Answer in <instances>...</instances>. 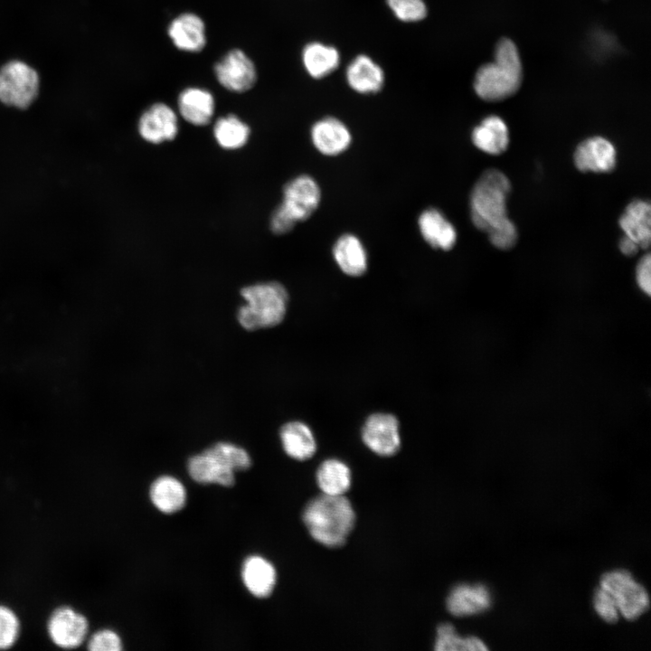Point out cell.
I'll return each instance as SVG.
<instances>
[{"instance_id": "cell-1", "label": "cell", "mask_w": 651, "mask_h": 651, "mask_svg": "<svg viewBox=\"0 0 651 651\" xmlns=\"http://www.w3.org/2000/svg\"><path fill=\"white\" fill-rule=\"evenodd\" d=\"M510 189L506 175L496 169H488L471 192V220L478 230L488 234L495 247H507L517 238L516 227L509 220L506 211Z\"/></svg>"}, {"instance_id": "cell-2", "label": "cell", "mask_w": 651, "mask_h": 651, "mask_svg": "<svg viewBox=\"0 0 651 651\" xmlns=\"http://www.w3.org/2000/svg\"><path fill=\"white\" fill-rule=\"evenodd\" d=\"M303 521L315 541L335 548L345 542L353 530L355 514L345 495L322 494L306 505Z\"/></svg>"}, {"instance_id": "cell-3", "label": "cell", "mask_w": 651, "mask_h": 651, "mask_svg": "<svg viewBox=\"0 0 651 651\" xmlns=\"http://www.w3.org/2000/svg\"><path fill=\"white\" fill-rule=\"evenodd\" d=\"M522 78V62L515 43L502 38L495 49V61L477 70L474 89L482 99L498 101L514 95L521 86Z\"/></svg>"}, {"instance_id": "cell-4", "label": "cell", "mask_w": 651, "mask_h": 651, "mask_svg": "<svg viewBox=\"0 0 651 651\" xmlns=\"http://www.w3.org/2000/svg\"><path fill=\"white\" fill-rule=\"evenodd\" d=\"M241 297L246 304L240 307L238 320L247 330L272 327L284 318L288 294L278 282L258 283L243 288Z\"/></svg>"}, {"instance_id": "cell-5", "label": "cell", "mask_w": 651, "mask_h": 651, "mask_svg": "<svg viewBox=\"0 0 651 651\" xmlns=\"http://www.w3.org/2000/svg\"><path fill=\"white\" fill-rule=\"evenodd\" d=\"M41 78L28 62L12 59L0 66V102L5 106L24 109L37 99Z\"/></svg>"}, {"instance_id": "cell-6", "label": "cell", "mask_w": 651, "mask_h": 651, "mask_svg": "<svg viewBox=\"0 0 651 651\" xmlns=\"http://www.w3.org/2000/svg\"><path fill=\"white\" fill-rule=\"evenodd\" d=\"M599 584L612 597L619 614L627 620L637 619L649 608L646 590L627 571H608L601 576Z\"/></svg>"}, {"instance_id": "cell-7", "label": "cell", "mask_w": 651, "mask_h": 651, "mask_svg": "<svg viewBox=\"0 0 651 651\" xmlns=\"http://www.w3.org/2000/svg\"><path fill=\"white\" fill-rule=\"evenodd\" d=\"M213 73L222 87L236 93L250 90L257 81L253 61L239 48L227 52L214 64Z\"/></svg>"}, {"instance_id": "cell-8", "label": "cell", "mask_w": 651, "mask_h": 651, "mask_svg": "<svg viewBox=\"0 0 651 651\" xmlns=\"http://www.w3.org/2000/svg\"><path fill=\"white\" fill-rule=\"evenodd\" d=\"M320 199L321 191L316 180L307 175H301L284 186L283 200L278 207L297 223L313 214Z\"/></svg>"}, {"instance_id": "cell-9", "label": "cell", "mask_w": 651, "mask_h": 651, "mask_svg": "<svg viewBox=\"0 0 651 651\" xmlns=\"http://www.w3.org/2000/svg\"><path fill=\"white\" fill-rule=\"evenodd\" d=\"M363 443L380 456H392L400 448L399 421L390 413L372 414L362 429Z\"/></svg>"}, {"instance_id": "cell-10", "label": "cell", "mask_w": 651, "mask_h": 651, "mask_svg": "<svg viewBox=\"0 0 651 651\" xmlns=\"http://www.w3.org/2000/svg\"><path fill=\"white\" fill-rule=\"evenodd\" d=\"M138 132L143 139L153 144L173 140L178 133L177 116L167 104L154 103L141 114Z\"/></svg>"}, {"instance_id": "cell-11", "label": "cell", "mask_w": 651, "mask_h": 651, "mask_svg": "<svg viewBox=\"0 0 651 651\" xmlns=\"http://www.w3.org/2000/svg\"><path fill=\"white\" fill-rule=\"evenodd\" d=\"M167 34L175 48L186 52H200L207 43L204 21L191 12L175 17L168 24Z\"/></svg>"}, {"instance_id": "cell-12", "label": "cell", "mask_w": 651, "mask_h": 651, "mask_svg": "<svg viewBox=\"0 0 651 651\" xmlns=\"http://www.w3.org/2000/svg\"><path fill=\"white\" fill-rule=\"evenodd\" d=\"M573 159L581 172L609 173L616 165V149L604 137H590L579 144Z\"/></svg>"}, {"instance_id": "cell-13", "label": "cell", "mask_w": 651, "mask_h": 651, "mask_svg": "<svg viewBox=\"0 0 651 651\" xmlns=\"http://www.w3.org/2000/svg\"><path fill=\"white\" fill-rule=\"evenodd\" d=\"M48 631L54 644L63 648H73L84 641L88 622L71 609L61 608L52 615Z\"/></svg>"}, {"instance_id": "cell-14", "label": "cell", "mask_w": 651, "mask_h": 651, "mask_svg": "<svg viewBox=\"0 0 651 651\" xmlns=\"http://www.w3.org/2000/svg\"><path fill=\"white\" fill-rule=\"evenodd\" d=\"M446 604L448 612L453 616H471L487 610L492 604V595L484 584L462 583L451 590Z\"/></svg>"}, {"instance_id": "cell-15", "label": "cell", "mask_w": 651, "mask_h": 651, "mask_svg": "<svg viewBox=\"0 0 651 651\" xmlns=\"http://www.w3.org/2000/svg\"><path fill=\"white\" fill-rule=\"evenodd\" d=\"M310 134L316 150L329 156L344 152L352 141V135L346 125L334 117L317 120L312 126Z\"/></svg>"}, {"instance_id": "cell-16", "label": "cell", "mask_w": 651, "mask_h": 651, "mask_svg": "<svg viewBox=\"0 0 651 651\" xmlns=\"http://www.w3.org/2000/svg\"><path fill=\"white\" fill-rule=\"evenodd\" d=\"M345 77L349 87L360 94L379 92L385 79L382 67L364 54L352 60L346 68Z\"/></svg>"}, {"instance_id": "cell-17", "label": "cell", "mask_w": 651, "mask_h": 651, "mask_svg": "<svg viewBox=\"0 0 651 651\" xmlns=\"http://www.w3.org/2000/svg\"><path fill=\"white\" fill-rule=\"evenodd\" d=\"M177 105L185 121L194 126H205L214 114L215 99L206 89L188 87L180 92Z\"/></svg>"}, {"instance_id": "cell-18", "label": "cell", "mask_w": 651, "mask_h": 651, "mask_svg": "<svg viewBox=\"0 0 651 651\" xmlns=\"http://www.w3.org/2000/svg\"><path fill=\"white\" fill-rule=\"evenodd\" d=\"M188 472L194 481L201 484L231 486L235 482V472L208 448L189 459Z\"/></svg>"}, {"instance_id": "cell-19", "label": "cell", "mask_w": 651, "mask_h": 651, "mask_svg": "<svg viewBox=\"0 0 651 651\" xmlns=\"http://www.w3.org/2000/svg\"><path fill=\"white\" fill-rule=\"evenodd\" d=\"M420 234L432 248L449 250L457 241L455 227L435 208L423 211L418 220Z\"/></svg>"}, {"instance_id": "cell-20", "label": "cell", "mask_w": 651, "mask_h": 651, "mask_svg": "<svg viewBox=\"0 0 651 651\" xmlns=\"http://www.w3.org/2000/svg\"><path fill=\"white\" fill-rule=\"evenodd\" d=\"M241 579L250 594L257 598H266L274 590L277 572L267 559L251 555L245 559L242 564Z\"/></svg>"}, {"instance_id": "cell-21", "label": "cell", "mask_w": 651, "mask_h": 651, "mask_svg": "<svg viewBox=\"0 0 651 651\" xmlns=\"http://www.w3.org/2000/svg\"><path fill=\"white\" fill-rule=\"evenodd\" d=\"M333 257L340 269L348 276H362L368 267L367 251L354 234L346 233L336 240L333 246Z\"/></svg>"}, {"instance_id": "cell-22", "label": "cell", "mask_w": 651, "mask_h": 651, "mask_svg": "<svg viewBox=\"0 0 651 651\" xmlns=\"http://www.w3.org/2000/svg\"><path fill=\"white\" fill-rule=\"evenodd\" d=\"M619 226L625 235L634 241L640 249H647L651 239L649 203L642 200L631 202L619 219Z\"/></svg>"}, {"instance_id": "cell-23", "label": "cell", "mask_w": 651, "mask_h": 651, "mask_svg": "<svg viewBox=\"0 0 651 651\" xmlns=\"http://www.w3.org/2000/svg\"><path fill=\"white\" fill-rule=\"evenodd\" d=\"M280 439L288 456L307 460L316 451V442L311 429L301 421H290L282 426Z\"/></svg>"}, {"instance_id": "cell-24", "label": "cell", "mask_w": 651, "mask_h": 651, "mask_svg": "<svg viewBox=\"0 0 651 651\" xmlns=\"http://www.w3.org/2000/svg\"><path fill=\"white\" fill-rule=\"evenodd\" d=\"M472 141L481 151L490 155H500L509 144L508 128L497 116H489L482 120L472 132Z\"/></svg>"}, {"instance_id": "cell-25", "label": "cell", "mask_w": 651, "mask_h": 651, "mask_svg": "<svg viewBox=\"0 0 651 651\" xmlns=\"http://www.w3.org/2000/svg\"><path fill=\"white\" fill-rule=\"evenodd\" d=\"M149 495L153 505L164 514L180 511L186 503V490L182 482L171 476H162L151 485Z\"/></svg>"}, {"instance_id": "cell-26", "label": "cell", "mask_w": 651, "mask_h": 651, "mask_svg": "<svg viewBox=\"0 0 651 651\" xmlns=\"http://www.w3.org/2000/svg\"><path fill=\"white\" fill-rule=\"evenodd\" d=\"M301 59L306 71L312 78L322 79L338 67L340 54L334 46L312 42L303 48Z\"/></svg>"}, {"instance_id": "cell-27", "label": "cell", "mask_w": 651, "mask_h": 651, "mask_svg": "<svg viewBox=\"0 0 651 651\" xmlns=\"http://www.w3.org/2000/svg\"><path fill=\"white\" fill-rule=\"evenodd\" d=\"M322 494L344 495L351 486V471L343 461L330 458L323 461L316 474Z\"/></svg>"}, {"instance_id": "cell-28", "label": "cell", "mask_w": 651, "mask_h": 651, "mask_svg": "<svg viewBox=\"0 0 651 651\" xmlns=\"http://www.w3.org/2000/svg\"><path fill=\"white\" fill-rule=\"evenodd\" d=\"M250 133V127L234 114L221 117L213 127V136L217 143L228 150L243 146L249 139Z\"/></svg>"}, {"instance_id": "cell-29", "label": "cell", "mask_w": 651, "mask_h": 651, "mask_svg": "<svg viewBox=\"0 0 651 651\" xmlns=\"http://www.w3.org/2000/svg\"><path fill=\"white\" fill-rule=\"evenodd\" d=\"M437 651H479L487 650L485 643L476 637H462L449 623L439 625L435 640Z\"/></svg>"}, {"instance_id": "cell-30", "label": "cell", "mask_w": 651, "mask_h": 651, "mask_svg": "<svg viewBox=\"0 0 651 651\" xmlns=\"http://www.w3.org/2000/svg\"><path fill=\"white\" fill-rule=\"evenodd\" d=\"M234 472L246 470L251 465L249 453L242 448L229 442H218L208 448Z\"/></svg>"}, {"instance_id": "cell-31", "label": "cell", "mask_w": 651, "mask_h": 651, "mask_svg": "<svg viewBox=\"0 0 651 651\" xmlns=\"http://www.w3.org/2000/svg\"><path fill=\"white\" fill-rule=\"evenodd\" d=\"M386 3L396 18L401 22H420L428 14L424 0H386Z\"/></svg>"}, {"instance_id": "cell-32", "label": "cell", "mask_w": 651, "mask_h": 651, "mask_svg": "<svg viewBox=\"0 0 651 651\" xmlns=\"http://www.w3.org/2000/svg\"><path fill=\"white\" fill-rule=\"evenodd\" d=\"M19 633V621L8 608L0 606V649H6L14 644Z\"/></svg>"}, {"instance_id": "cell-33", "label": "cell", "mask_w": 651, "mask_h": 651, "mask_svg": "<svg viewBox=\"0 0 651 651\" xmlns=\"http://www.w3.org/2000/svg\"><path fill=\"white\" fill-rule=\"evenodd\" d=\"M593 607L598 615L607 623H616L619 612L612 597L601 587L595 590L593 595Z\"/></svg>"}, {"instance_id": "cell-34", "label": "cell", "mask_w": 651, "mask_h": 651, "mask_svg": "<svg viewBox=\"0 0 651 651\" xmlns=\"http://www.w3.org/2000/svg\"><path fill=\"white\" fill-rule=\"evenodd\" d=\"M88 648L91 651H119L122 649V642L116 632L104 629L91 637Z\"/></svg>"}, {"instance_id": "cell-35", "label": "cell", "mask_w": 651, "mask_h": 651, "mask_svg": "<svg viewBox=\"0 0 651 651\" xmlns=\"http://www.w3.org/2000/svg\"><path fill=\"white\" fill-rule=\"evenodd\" d=\"M636 281L638 288L647 296L651 294V258L646 254L636 268Z\"/></svg>"}, {"instance_id": "cell-36", "label": "cell", "mask_w": 651, "mask_h": 651, "mask_svg": "<svg viewBox=\"0 0 651 651\" xmlns=\"http://www.w3.org/2000/svg\"><path fill=\"white\" fill-rule=\"evenodd\" d=\"M618 246L620 251L628 257L634 256L640 250L639 246L626 235L621 238Z\"/></svg>"}]
</instances>
